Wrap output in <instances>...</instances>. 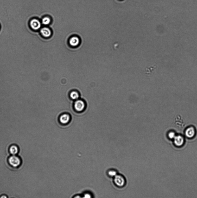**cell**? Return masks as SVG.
I'll return each mask as SVG.
<instances>
[{"instance_id":"1","label":"cell","mask_w":197,"mask_h":198,"mask_svg":"<svg viewBox=\"0 0 197 198\" xmlns=\"http://www.w3.org/2000/svg\"><path fill=\"white\" fill-rule=\"evenodd\" d=\"M114 184L117 187H123L126 184V180L124 176L121 175L117 174L113 178Z\"/></svg>"},{"instance_id":"2","label":"cell","mask_w":197,"mask_h":198,"mask_svg":"<svg viewBox=\"0 0 197 198\" xmlns=\"http://www.w3.org/2000/svg\"><path fill=\"white\" fill-rule=\"evenodd\" d=\"M8 162L12 167L17 168L21 165V161L19 157L16 155H12L8 158Z\"/></svg>"},{"instance_id":"3","label":"cell","mask_w":197,"mask_h":198,"mask_svg":"<svg viewBox=\"0 0 197 198\" xmlns=\"http://www.w3.org/2000/svg\"><path fill=\"white\" fill-rule=\"evenodd\" d=\"M29 26L34 31H37L41 28V23L37 19L34 18L30 21Z\"/></svg>"},{"instance_id":"4","label":"cell","mask_w":197,"mask_h":198,"mask_svg":"<svg viewBox=\"0 0 197 198\" xmlns=\"http://www.w3.org/2000/svg\"><path fill=\"white\" fill-rule=\"evenodd\" d=\"M75 109L77 112H81L84 110L85 107V104L83 101L80 100L76 101L74 103Z\"/></svg>"},{"instance_id":"5","label":"cell","mask_w":197,"mask_h":198,"mask_svg":"<svg viewBox=\"0 0 197 198\" xmlns=\"http://www.w3.org/2000/svg\"><path fill=\"white\" fill-rule=\"evenodd\" d=\"M195 128L193 127H191L187 128L185 131V134L187 138H192L195 136Z\"/></svg>"},{"instance_id":"6","label":"cell","mask_w":197,"mask_h":198,"mask_svg":"<svg viewBox=\"0 0 197 198\" xmlns=\"http://www.w3.org/2000/svg\"><path fill=\"white\" fill-rule=\"evenodd\" d=\"M173 139L174 143L177 146L181 147L183 145L184 143V139L182 136L176 135Z\"/></svg>"},{"instance_id":"7","label":"cell","mask_w":197,"mask_h":198,"mask_svg":"<svg viewBox=\"0 0 197 198\" xmlns=\"http://www.w3.org/2000/svg\"><path fill=\"white\" fill-rule=\"evenodd\" d=\"M40 32L42 35L45 37H50L51 35V30L47 27L41 28L40 30Z\"/></svg>"},{"instance_id":"8","label":"cell","mask_w":197,"mask_h":198,"mask_svg":"<svg viewBox=\"0 0 197 198\" xmlns=\"http://www.w3.org/2000/svg\"><path fill=\"white\" fill-rule=\"evenodd\" d=\"M9 151L12 155H16L19 151V149L18 146L12 145L9 147Z\"/></svg>"},{"instance_id":"9","label":"cell","mask_w":197,"mask_h":198,"mask_svg":"<svg viewBox=\"0 0 197 198\" xmlns=\"http://www.w3.org/2000/svg\"><path fill=\"white\" fill-rule=\"evenodd\" d=\"M70 120V115L67 114H64L60 117V122L63 124H66L69 122Z\"/></svg>"},{"instance_id":"10","label":"cell","mask_w":197,"mask_h":198,"mask_svg":"<svg viewBox=\"0 0 197 198\" xmlns=\"http://www.w3.org/2000/svg\"><path fill=\"white\" fill-rule=\"evenodd\" d=\"M80 40L78 37H72L70 40V45L73 47H75L78 45L79 43Z\"/></svg>"},{"instance_id":"11","label":"cell","mask_w":197,"mask_h":198,"mask_svg":"<svg viewBox=\"0 0 197 198\" xmlns=\"http://www.w3.org/2000/svg\"><path fill=\"white\" fill-rule=\"evenodd\" d=\"M107 174L109 177L114 178L118 174L117 171L114 169H111L107 172Z\"/></svg>"},{"instance_id":"12","label":"cell","mask_w":197,"mask_h":198,"mask_svg":"<svg viewBox=\"0 0 197 198\" xmlns=\"http://www.w3.org/2000/svg\"><path fill=\"white\" fill-rule=\"evenodd\" d=\"M70 97L71 99L74 100H76L79 98V95L78 92L76 91H73L70 93Z\"/></svg>"},{"instance_id":"13","label":"cell","mask_w":197,"mask_h":198,"mask_svg":"<svg viewBox=\"0 0 197 198\" xmlns=\"http://www.w3.org/2000/svg\"><path fill=\"white\" fill-rule=\"evenodd\" d=\"M51 22V20L48 17H45L42 20V23L44 25H48Z\"/></svg>"},{"instance_id":"14","label":"cell","mask_w":197,"mask_h":198,"mask_svg":"<svg viewBox=\"0 0 197 198\" xmlns=\"http://www.w3.org/2000/svg\"><path fill=\"white\" fill-rule=\"evenodd\" d=\"M176 136L175 133L173 131L170 132L168 134V137L170 139H174Z\"/></svg>"},{"instance_id":"15","label":"cell","mask_w":197,"mask_h":198,"mask_svg":"<svg viewBox=\"0 0 197 198\" xmlns=\"http://www.w3.org/2000/svg\"><path fill=\"white\" fill-rule=\"evenodd\" d=\"M7 196H5V195H3V196H1V198H6Z\"/></svg>"}]
</instances>
